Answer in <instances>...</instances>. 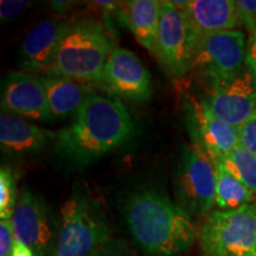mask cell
<instances>
[{
    "label": "cell",
    "instance_id": "6da1fadb",
    "mask_svg": "<svg viewBox=\"0 0 256 256\" xmlns=\"http://www.w3.org/2000/svg\"><path fill=\"white\" fill-rule=\"evenodd\" d=\"M134 124L119 100L92 94L56 136V151L74 165L96 162L130 139Z\"/></svg>",
    "mask_w": 256,
    "mask_h": 256
},
{
    "label": "cell",
    "instance_id": "7a4b0ae2",
    "mask_svg": "<svg viewBox=\"0 0 256 256\" xmlns=\"http://www.w3.org/2000/svg\"><path fill=\"white\" fill-rule=\"evenodd\" d=\"M124 220L134 241L148 256H178L197 238L192 217L156 190L134 192L124 204Z\"/></svg>",
    "mask_w": 256,
    "mask_h": 256
},
{
    "label": "cell",
    "instance_id": "3957f363",
    "mask_svg": "<svg viewBox=\"0 0 256 256\" xmlns=\"http://www.w3.org/2000/svg\"><path fill=\"white\" fill-rule=\"evenodd\" d=\"M115 43L104 25L92 19L72 22L60 40L48 75L98 82Z\"/></svg>",
    "mask_w": 256,
    "mask_h": 256
},
{
    "label": "cell",
    "instance_id": "277c9868",
    "mask_svg": "<svg viewBox=\"0 0 256 256\" xmlns=\"http://www.w3.org/2000/svg\"><path fill=\"white\" fill-rule=\"evenodd\" d=\"M110 240L100 204L78 192L60 208L58 236L51 256H90Z\"/></svg>",
    "mask_w": 256,
    "mask_h": 256
},
{
    "label": "cell",
    "instance_id": "5b68a950",
    "mask_svg": "<svg viewBox=\"0 0 256 256\" xmlns=\"http://www.w3.org/2000/svg\"><path fill=\"white\" fill-rule=\"evenodd\" d=\"M203 256H256V204L214 210L200 232Z\"/></svg>",
    "mask_w": 256,
    "mask_h": 256
},
{
    "label": "cell",
    "instance_id": "8992f818",
    "mask_svg": "<svg viewBox=\"0 0 256 256\" xmlns=\"http://www.w3.org/2000/svg\"><path fill=\"white\" fill-rule=\"evenodd\" d=\"M216 166L200 145L183 148L176 174L178 204L191 217L208 216L216 206Z\"/></svg>",
    "mask_w": 256,
    "mask_h": 256
},
{
    "label": "cell",
    "instance_id": "52a82bcc",
    "mask_svg": "<svg viewBox=\"0 0 256 256\" xmlns=\"http://www.w3.org/2000/svg\"><path fill=\"white\" fill-rule=\"evenodd\" d=\"M247 40L242 31L230 30L200 38L191 70H196L208 88L235 78L246 68Z\"/></svg>",
    "mask_w": 256,
    "mask_h": 256
},
{
    "label": "cell",
    "instance_id": "ba28073f",
    "mask_svg": "<svg viewBox=\"0 0 256 256\" xmlns=\"http://www.w3.org/2000/svg\"><path fill=\"white\" fill-rule=\"evenodd\" d=\"M200 38L183 10L162 2L156 55L170 75L182 78L191 72Z\"/></svg>",
    "mask_w": 256,
    "mask_h": 256
},
{
    "label": "cell",
    "instance_id": "9c48e42d",
    "mask_svg": "<svg viewBox=\"0 0 256 256\" xmlns=\"http://www.w3.org/2000/svg\"><path fill=\"white\" fill-rule=\"evenodd\" d=\"M11 222L16 240L26 244L34 256H51L60 226L43 198L23 188Z\"/></svg>",
    "mask_w": 256,
    "mask_h": 256
},
{
    "label": "cell",
    "instance_id": "30bf717a",
    "mask_svg": "<svg viewBox=\"0 0 256 256\" xmlns=\"http://www.w3.org/2000/svg\"><path fill=\"white\" fill-rule=\"evenodd\" d=\"M211 113L240 130L256 115V78L247 66L235 78L208 88L204 100Z\"/></svg>",
    "mask_w": 256,
    "mask_h": 256
},
{
    "label": "cell",
    "instance_id": "8fae6325",
    "mask_svg": "<svg viewBox=\"0 0 256 256\" xmlns=\"http://www.w3.org/2000/svg\"><path fill=\"white\" fill-rule=\"evenodd\" d=\"M110 94L133 102H146L152 95L151 74L132 51L115 48L98 81Z\"/></svg>",
    "mask_w": 256,
    "mask_h": 256
},
{
    "label": "cell",
    "instance_id": "7c38bea8",
    "mask_svg": "<svg viewBox=\"0 0 256 256\" xmlns=\"http://www.w3.org/2000/svg\"><path fill=\"white\" fill-rule=\"evenodd\" d=\"M2 110L17 118L43 122L52 121L43 78L32 72H10L2 84Z\"/></svg>",
    "mask_w": 256,
    "mask_h": 256
},
{
    "label": "cell",
    "instance_id": "4fadbf2b",
    "mask_svg": "<svg viewBox=\"0 0 256 256\" xmlns=\"http://www.w3.org/2000/svg\"><path fill=\"white\" fill-rule=\"evenodd\" d=\"M186 108L188 128L192 144L200 145L212 162L228 154L240 145L238 128L216 118L203 101L190 98Z\"/></svg>",
    "mask_w": 256,
    "mask_h": 256
},
{
    "label": "cell",
    "instance_id": "5bb4252c",
    "mask_svg": "<svg viewBox=\"0 0 256 256\" xmlns=\"http://www.w3.org/2000/svg\"><path fill=\"white\" fill-rule=\"evenodd\" d=\"M72 22L48 19L34 26L24 38L19 51L18 66L22 72H49L54 57Z\"/></svg>",
    "mask_w": 256,
    "mask_h": 256
},
{
    "label": "cell",
    "instance_id": "9a60e30c",
    "mask_svg": "<svg viewBox=\"0 0 256 256\" xmlns=\"http://www.w3.org/2000/svg\"><path fill=\"white\" fill-rule=\"evenodd\" d=\"M180 8L200 37L236 30L240 19L234 0H191L172 2Z\"/></svg>",
    "mask_w": 256,
    "mask_h": 256
},
{
    "label": "cell",
    "instance_id": "2e32d148",
    "mask_svg": "<svg viewBox=\"0 0 256 256\" xmlns=\"http://www.w3.org/2000/svg\"><path fill=\"white\" fill-rule=\"evenodd\" d=\"M56 133L6 113L0 115V146L10 154H28L42 151Z\"/></svg>",
    "mask_w": 256,
    "mask_h": 256
},
{
    "label": "cell",
    "instance_id": "e0dca14e",
    "mask_svg": "<svg viewBox=\"0 0 256 256\" xmlns=\"http://www.w3.org/2000/svg\"><path fill=\"white\" fill-rule=\"evenodd\" d=\"M51 120H62L76 114L89 96L95 94L88 83L60 76H44Z\"/></svg>",
    "mask_w": 256,
    "mask_h": 256
},
{
    "label": "cell",
    "instance_id": "ac0fdd59",
    "mask_svg": "<svg viewBox=\"0 0 256 256\" xmlns=\"http://www.w3.org/2000/svg\"><path fill=\"white\" fill-rule=\"evenodd\" d=\"M162 2L132 0L121 5L122 16L136 40L151 52L156 54V40Z\"/></svg>",
    "mask_w": 256,
    "mask_h": 256
},
{
    "label": "cell",
    "instance_id": "d6986e66",
    "mask_svg": "<svg viewBox=\"0 0 256 256\" xmlns=\"http://www.w3.org/2000/svg\"><path fill=\"white\" fill-rule=\"evenodd\" d=\"M216 166V206L217 210H234L252 204L255 197L250 191L230 174L222 165Z\"/></svg>",
    "mask_w": 256,
    "mask_h": 256
},
{
    "label": "cell",
    "instance_id": "ffe728a7",
    "mask_svg": "<svg viewBox=\"0 0 256 256\" xmlns=\"http://www.w3.org/2000/svg\"><path fill=\"white\" fill-rule=\"evenodd\" d=\"M214 164L222 165L256 197V156L254 153L238 145L228 154L215 160Z\"/></svg>",
    "mask_w": 256,
    "mask_h": 256
},
{
    "label": "cell",
    "instance_id": "44dd1931",
    "mask_svg": "<svg viewBox=\"0 0 256 256\" xmlns=\"http://www.w3.org/2000/svg\"><path fill=\"white\" fill-rule=\"evenodd\" d=\"M18 198L16 176L8 168L2 166L0 168V218L2 220L12 218Z\"/></svg>",
    "mask_w": 256,
    "mask_h": 256
},
{
    "label": "cell",
    "instance_id": "7402d4cb",
    "mask_svg": "<svg viewBox=\"0 0 256 256\" xmlns=\"http://www.w3.org/2000/svg\"><path fill=\"white\" fill-rule=\"evenodd\" d=\"M240 24L252 34L256 31V0H236Z\"/></svg>",
    "mask_w": 256,
    "mask_h": 256
},
{
    "label": "cell",
    "instance_id": "603a6c76",
    "mask_svg": "<svg viewBox=\"0 0 256 256\" xmlns=\"http://www.w3.org/2000/svg\"><path fill=\"white\" fill-rule=\"evenodd\" d=\"M90 256H136L122 240H110Z\"/></svg>",
    "mask_w": 256,
    "mask_h": 256
},
{
    "label": "cell",
    "instance_id": "cb8c5ba5",
    "mask_svg": "<svg viewBox=\"0 0 256 256\" xmlns=\"http://www.w3.org/2000/svg\"><path fill=\"white\" fill-rule=\"evenodd\" d=\"M16 242L11 220H0V256H11Z\"/></svg>",
    "mask_w": 256,
    "mask_h": 256
},
{
    "label": "cell",
    "instance_id": "d4e9b609",
    "mask_svg": "<svg viewBox=\"0 0 256 256\" xmlns=\"http://www.w3.org/2000/svg\"><path fill=\"white\" fill-rule=\"evenodd\" d=\"M240 145L256 156V115L238 130Z\"/></svg>",
    "mask_w": 256,
    "mask_h": 256
},
{
    "label": "cell",
    "instance_id": "484cf974",
    "mask_svg": "<svg viewBox=\"0 0 256 256\" xmlns=\"http://www.w3.org/2000/svg\"><path fill=\"white\" fill-rule=\"evenodd\" d=\"M31 2H14V0H2L0 2V17L2 20H11L20 14L25 8H28Z\"/></svg>",
    "mask_w": 256,
    "mask_h": 256
},
{
    "label": "cell",
    "instance_id": "4316f807",
    "mask_svg": "<svg viewBox=\"0 0 256 256\" xmlns=\"http://www.w3.org/2000/svg\"><path fill=\"white\" fill-rule=\"evenodd\" d=\"M246 66L254 74L256 78V31L250 34L247 42V52H246Z\"/></svg>",
    "mask_w": 256,
    "mask_h": 256
},
{
    "label": "cell",
    "instance_id": "83f0119b",
    "mask_svg": "<svg viewBox=\"0 0 256 256\" xmlns=\"http://www.w3.org/2000/svg\"><path fill=\"white\" fill-rule=\"evenodd\" d=\"M11 256H34V255L26 244H24L23 242L18 241V240H16Z\"/></svg>",
    "mask_w": 256,
    "mask_h": 256
}]
</instances>
